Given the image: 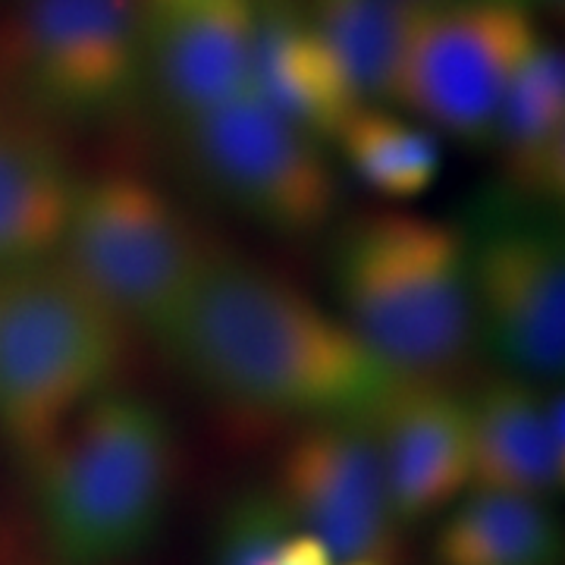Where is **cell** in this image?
<instances>
[{
  "label": "cell",
  "instance_id": "obj_22",
  "mask_svg": "<svg viewBox=\"0 0 565 565\" xmlns=\"http://www.w3.org/2000/svg\"><path fill=\"white\" fill-rule=\"evenodd\" d=\"M534 7H544L550 13H563V0H534Z\"/></svg>",
  "mask_w": 565,
  "mask_h": 565
},
{
  "label": "cell",
  "instance_id": "obj_15",
  "mask_svg": "<svg viewBox=\"0 0 565 565\" xmlns=\"http://www.w3.org/2000/svg\"><path fill=\"white\" fill-rule=\"evenodd\" d=\"M76 185L44 132L0 120V274L57 258Z\"/></svg>",
  "mask_w": 565,
  "mask_h": 565
},
{
  "label": "cell",
  "instance_id": "obj_9",
  "mask_svg": "<svg viewBox=\"0 0 565 565\" xmlns=\"http://www.w3.org/2000/svg\"><path fill=\"white\" fill-rule=\"evenodd\" d=\"M541 44L525 7L446 0L418 13L396 104L468 145H490L505 92Z\"/></svg>",
  "mask_w": 565,
  "mask_h": 565
},
{
  "label": "cell",
  "instance_id": "obj_14",
  "mask_svg": "<svg viewBox=\"0 0 565 565\" xmlns=\"http://www.w3.org/2000/svg\"><path fill=\"white\" fill-rule=\"evenodd\" d=\"M468 405L471 484L541 497L565 478L563 396H541L525 377L481 386Z\"/></svg>",
  "mask_w": 565,
  "mask_h": 565
},
{
  "label": "cell",
  "instance_id": "obj_1",
  "mask_svg": "<svg viewBox=\"0 0 565 565\" xmlns=\"http://www.w3.org/2000/svg\"><path fill=\"white\" fill-rule=\"evenodd\" d=\"M226 403L321 418H367L403 377L355 330L258 264L211 255L158 337Z\"/></svg>",
  "mask_w": 565,
  "mask_h": 565
},
{
  "label": "cell",
  "instance_id": "obj_25",
  "mask_svg": "<svg viewBox=\"0 0 565 565\" xmlns=\"http://www.w3.org/2000/svg\"><path fill=\"white\" fill-rule=\"evenodd\" d=\"M349 565H381V563H349Z\"/></svg>",
  "mask_w": 565,
  "mask_h": 565
},
{
  "label": "cell",
  "instance_id": "obj_20",
  "mask_svg": "<svg viewBox=\"0 0 565 565\" xmlns=\"http://www.w3.org/2000/svg\"><path fill=\"white\" fill-rule=\"evenodd\" d=\"M296 531L274 490H245L226 505L217 531V565H274Z\"/></svg>",
  "mask_w": 565,
  "mask_h": 565
},
{
  "label": "cell",
  "instance_id": "obj_16",
  "mask_svg": "<svg viewBox=\"0 0 565 565\" xmlns=\"http://www.w3.org/2000/svg\"><path fill=\"white\" fill-rule=\"evenodd\" d=\"M503 189L531 204L565 195V66L563 51L541 39L505 92L493 139Z\"/></svg>",
  "mask_w": 565,
  "mask_h": 565
},
{
  "label": "cell",
  "instance_id": "obj_23",
  "mask_svg": "<svg viewBox=\"0 0 565 565\" xmlns=\"http://www.w3.org/2000/svg\"><path fill=\"white\" fill-rule=\"evenodd\" d=\"M408 3H415V7L427 10V7H437V3H446V0H408Z\"/></svg>",
  "mask_w": 565,
  "mask_h": 565
},
{
  "label": "cell",
  "instance_id": "obj_17",
  "mask_svg": "<svg viewBox=\"0 0 565 565\" xmlns=\"http://www.w3.org/2000/svg\"><path fill=\"white\" fill-rule=\"evenodd\" d=\"M305 13L359 102L396 104L422 7L408 0H305Z\"/></svg>",
  "mask_w": 565,
  "mask_h": 565
},
{
  "label": "cell",
  "instance_id": "obj_2",
  "mask_svg": "<svg viewBox=\"0 0 565 565\" xmlns=\"http://www.w3.org/2000/svg\"><path fill=\"white\" fill-rule=\"evenodd\" d=\"M343 318L408 381H437L478 343L465 236L452 223L399 211L349 221L330 248Z\"/></svg>",
  "mask_w": 565,
  "mask_h": 565
},
{
  "label": "cell",
  "instance_id": "obj_5",
  "mask_svg": "<svg viewBox=\"0 0 565 565\" xmlns=\"http://www.w3.org/2000/svg\"><path fill=\"white\" fill-rule=\"evenodd\" d=\"M0 82L44 117H122L148 85L141 0H7Z\"/></svg>",
  "mask_w": 565,
  "mask_h": 565
},
{
  "label": "cell",
  "instance_id": "obj_19",
  "mask_svg": "<svg viewBox=\"0 0 565 565\" xmlns=\"http://www.w3.org/2000/svg\"><path fill=\"white\" fill-rule=\"evenodd\" d=\"M352 173L384 199H415L427 192L444 163L437 136L386 107H359L337 132Z\"/></svg>",
  "mask_w": 565,
  "mask_h": 565
},
{
  "label": "cell",
  "instance_id": "obj_11",
  "mask_svg": "<svg viewBox=\"0 0 565 565\" xmlns=\"http://www.w3.org/2000/svg\"><path fill=\"white\" fill-rule=\"evenodd\" d=\"M148 85L173 122L248 92L255 0H141Z\"/></svg>",
  "mask_w": 565,
  "mask_h": 565
},
{
  "label": "cell",
  "instance_id": "obj_3",
  "mask_svg": "<svg viewBox=\"0 0 565 565\" xmlns=\"http://www.w3.org/2000/svg\"><path fill=\"white\" fill-rule=\"evenodd\" d=\"M51 553L120 565L161 531L177 481V430L161 405L107 390L32 468Z\"/></svg>",
  "mask_w": 565,
  "mask_h": 565
},
{
  "label": "cell",
  "instance_id": "obj_12",
  "mask_svg": "<svg viewBox=\"0 0 565 565\" xmlns=\"http://www.w3.org/2000/svg\"><path fill=\"white\" fill-rule=\"evenodd\" d=\"M367 422L399 525L422 522L471 484L468 405L437 381L403 377Z\"/></svg>",
  "mask_w": 565,
  "mask_h": 565
},
{
  "label": "cell",
  "instance_id": "obj_4",
  "mask_svg": "<svg viewBox=\"0 0 565 565\" xmlns=\"http://www.w3.org/2000/svg\"><path fill=\"white\" fill-rule=\"evenodd\" d=\"M122 362V321L57 258L0 274V440L32 471Z\"/></svg>",
  "mask_w": 565,
  "mask_h": 565
},
{
  "label": "cell",
  "instance_id": "obj_21",
  "mask_svg": "<svg viewBox=\"0 0 565 565\" xmlns=\"http://www.w3.org/2000/svg\"><path fill=\"white\" fill-rule=\"evenodd\" d=\"M274 565H333V556L315 534L292 531L280 546V556Z\"/></svg>",
  "mask_w": 565,
  "mask_h": 565
},
{
  "label": "cell",
  "instance_id": "obj_18",
  "mask_svg": "<svg viewBox=\"0 0 565 565\" xmlns=\"http://www.w3.org/2000/svg\"><path fill=\"white\" fill-rule=\"evenodd\" d=\"M563 534L537 497L475 490L434 537L437 565H556Z\"/></svg>",
  "mask_w": 565,
  "mask_h": 565
},
{
  "label": "cell",
  "instance_id": "obj_7",
  "mask_svg": "<svg viewBox=\"0 0 565 565\" xmlns=\"http://www.w3.org/2000/svg\"><path fill=\"white\" fill-rule=\"evenodd\" d=\"M478 340L515 377H553L565 362V243L553 207L484 195L462 230Z\"/></svg>",
  "mask_w": 565,
  "mask_h": 565
},
{
  "label": "cell",
  "instance_id": "obj_8",
  "mask_svg": "<svg viewBox=\"0 0 565 565\" xmlns=\"http://www.w3.org/2000/svg\"><path fill=\"white\" fill-rule=\"evenodd\" d=\"M189 170L221 202L280 236H315L340 207L323 141L264 107L252 92L177 122Z\"/></svg>",
  "mask_w": 565,
  "mask_h": 565
},
{
  "label": "cell",
  "instance_id": "obj_10",
  "mask_svg": "<svg viewBox=\"0 0 565 565\" xmlns=\"http://www.w3.org/2000/svg\"><path fill=\"white\" fill-rule=\"evenodd\" d=\"M274 497L333 559L390 565L399 519L367 418L308 422L282 449Z\"/></svg>",
  "mask_w": 565,
  "mask_h": 565
},
{
  "label": "cell",
  "instance_id": "obj_24",
  "mask_svg": "<svg viewBox=\"0 0 565 565\" xmlns=\"http://www.w3.org/2000/svg\"><path fill=\"white\" fill-rule=\"evenodd\" d=\"M500 3H515V7H525L527 10V3H534V0H500Z\"/></svg>",
  "mask_w": 565,
  "mask_h": 565
},
{
  "label": "cell",
  "instance_id": "obj_6",
  "mask_svg": "<svg viewBox=\"0 0 565 565\" xmlns=\"http://www.w3.org/2000/svg\"><path fill=\"white\" fill-rule=\"evenodd\" d=\"M211 252L163 189L136 173L79 180L57 262L122 323L161 337Z\"/></svg>",
  "mask_w": 565,
  "mask_h": 565
},
{
  "label": "cell",
  "instance_id": "obj_13",
  "mask_svg": "<svg viewBox=\"0 0 565 565\" xmlns=\"http://www.w3.org/2000/svg\"><path fill=\"white\" fill-rule=\"evenodd\" d=\"M248 92L318 141L337 139L349 117L367 107L315 32L305 0H255Z\"/></svg>",
  "mask_w": 565,
  "mask_h": 565
}]
</instances>
